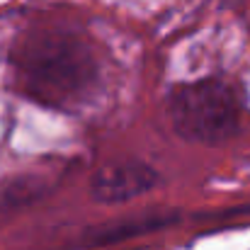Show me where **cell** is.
Here are the masks:
<instances>
[{"instance_id": "cell-1", "label": "cell", "mask_w": 250, "mask_h": 250, "mask_svg": "<svg viewBox=\"0 0 250 250\" xmlns=\"http://www.w3.org/2000/svg\"><path fill=\"white\" fill-rule=\"evenodd\" d=\"M12 68L20 90L49 109H78L100 83L92 44L61 27L27 32L12 49Z\"/></svg>"}, {"instance_id": "cell-2", "label": "cell", "mask_w": 250, "mask_h": 250, "mask_svg": "<svg viewBox=\"0 0 250 250\" xmlns=\"http://www.w3.org/2000/svg\"><path fill=\"white\" fill-rule=\"evenodd\" d=\"M167 117L177 136L192 144L216 146L241 129V97L229 83L204 78L185 83L167 97Z\"/></svg>"}, {"instance_id": "cell-3", "label": "cell", "mask_w": 250, "mask_h": 250, "mask_svg": "<svg viewBox=\"0 0 250 250\" xmlns=\"http://www.w3.org/2000/svg\"><path fill=\"white\" fill-rule=\"evenodd\" d=\"M158 180V172L141 161H117L95 170L90 177V197L102 204H122L148 194Z\"/></svg>"}, {"instance_id": "cell-4", "label": "cell", "mask_w": 250, "mask_h": 250, "mask_svg": "<svg viewBox=\"0 0 250 250\" xmlns=\"http://www.w3.org/2000/svg\"><path fill=\"white\" fill-rule=\"evenodd\" d=\"M172 221H177V211H146L139 216H126L117 224L95 229L85 236V246H107V243H117V241H126L141 233H151L158 229H166Z\"/></svg>"}]
</instances>
